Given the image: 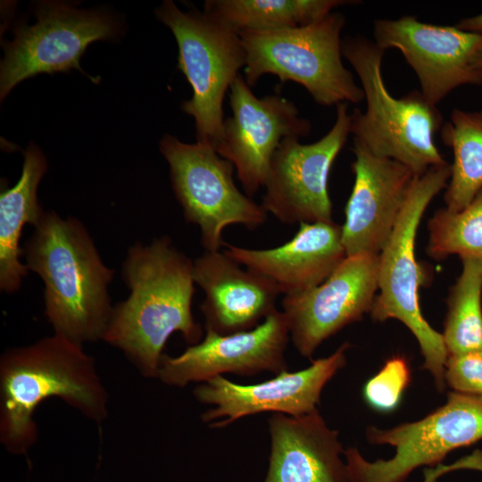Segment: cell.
<instances>
[{
    "instance_id": "9a60e30c",
    "label": "cell",
    "mask_w": 482,
    "mask_h": 482,
    "mask_svg": "<svg viewBox=\"0 0 482 482\" xmlns=\"http://www.w3.org/2000/svg\"><path fill=\"white\" fill-rule=\"evenodd\" d=\"M378 254L346 256L320 285L284 296L290 338L303 358L345 327L370 313L378 292Z\"/></svg>"
},
{
    "instance_id": "30bf717a",
    "label": "cell",
    "mask_w": 482,
    "mask_h": 482,
    "mask_svg": "<svg viewBox=\"0 0 482 482\" xmlns=\"http://www.w3.org/2000/svg\"><path fill=\"white\" fill-rule=\"evenodd\" d=\"M36 16L33 25H20L14 39L4 46L1 101L17 84L40 73L78 70L87 75L79 63L87 47L95 41L115 39L120 33V24L109 13L63 2H41ZM90 79L98 83L97 79Z\"/></svg>"
},
{
    "instance_id": "cb8c5ba5",
    "label": "cell",
    "mask_w": 482,
    "mask_h": 482,
    "mask_svg": "<svg viewBox=\"0 0 482 482\" xmlns=\"http://www.w3.org/2000/svg\"><path fill=\"white\" fill-rule=\"evenodd\" d=\"M447 297L442 337L448 356L482 350V262L464 258Z\"/></svg>"
},
{
    "instance_id": "d6986e66",
    "label": "cell",
    "mask_w": 482,
    "mask_h": 482,
    "mask_svg": "<svg viewBox=\"0 0 482 482\" xmlns=\"http://www.w3.org/2000/svg\"><path fill=\"white\" fill-rule=\"evenodd\" d=\"M282 245L251 249L225 244L224 251L244 267L270 279L284 296L310 291L323 283L345 259L341 226L301 223Z\"/></svg>"
},
{
    "instance_id": "5b68a950",
    "label": "cell",
    "mask_w": 482,
    "mask_h": 482,
    "mask_svg": "<svg viewBox=\"0 0 482 482\" xmlns=\"http://www.w3.org/2000/svg\"><path fill=\"white\" fill-rule=\"evenodd\" d=\"M451 164L430 168L418 177L386 245L378 254V295L370 314L375 321L395 319L410 329L424 358L422 368L432 376L437 391L445 388L447 351L442 334L422 315L420 288L427 275L415 255L419 224L433 198L448 185Z\"/></svg>"
},
{
    "instance_id": "44dd1931",
    "label": "cell",
    "mask_w": 482,
    "mask_h": 482,
    "mask_svg": "<svg viewBox=\"0 0 482 482\" xmlns=\"http://www.w3.org/2000/svg\"><path fill=\"white\" fill-rule=\"evenodd\" d=\"M47 162L42 151L33 143L24 152L20 179L0 195V289L17 292L28 267L21 262L23 249L20 246L22 229L26 224L36 227L43 211L37 199L39 182L47 170Z\"/></svg>"
},
{
    "instance_id": "484cf974",
    "label": "cell",
    "mask_w": 482,
    "mask_h": 482,
    "mask_svg": "<svg viewBox=\"0 0 482 482\" xmlns=\"http://www.w3.org/2000/svg\"><path fill=\"white\" fill-rule=\"evenodd\" d=\"M411 380L409 362L403 355L388 358L377 374L364 385L365 403L374 411L388 413L400 404Z\"/></svg>"
},
{
    "instance_id": "2e32d148",
    "label": "cell",
    "mask_w": 482,
    "mask_h": 482,
    "mask_svg": "<svg viewBox=\"0 0 482 482\" xmlns=\"http://www.w3.org/2000/svg\"><path fill=\"white\" fill-rule=\"evenodd\" d=\"M282 312L270 313L253 329L230 335L205 330L204 337L181 354H162L157 378L170 386L204 383L224 373L254 376L287 370L285 358L289 340Z\"/></svg>"
},
{
    "instance_id": "277c9868",
    "label": "cell",
    "mask_w": 482,
    "mask_h": 482,
    "mask_svg": "<svg viewBox=\"0 0 482 482\" xmlns=\"http://www.w3.org/2000/svg\"><path fill=\"white\" fill-rule=\"evenodd\" d=\"M385 50L362 36L342 40V55L360 79L366 109L351 113V133L372 154L395 160L421 176L447 163L435 144L443 117L420 91L395 98L381 73Z\"/></svg>"
},
{
    "instance_id": "d4e9b609",
    "label": "cell",
    "mask_w": 482,
    "mask_h": 482,
    "mask_svg": "<svg viewBox=\"0 0 482 482\" xmlns=\"http://www.w3.org/2000/svg\"><path fill=\"white\" fill-rule=\"evenodd\" d=\"M428 230L427 253L431 258L457 254L482 262V188L459 212L437 210L428 220Z\"/></svg>"
},
{
    "instance_id": "ffe728a7",
    "label": "cell",
    "mask_w": 482,
    "mask_h": 482,
    "mask_svg": "<svg viewBox=\"0 0 482 482\" xmlns=\"http://www.w3.org/2000/svg\"><path fill=\"white\" fill-rule=\"evenodd\" d=\"M270 453L263 482H350L338 431L319 410L300 417L273 413Z\"/></svg>"
},
{
    "instance_id": "7a4b0ae2",
    "label": "cell",
    "mask_w": 482,
    "mask_h": 482,
    "mask_svg": "<svg viewBox=\"0 0 482 482\" xmlns=\"http://www.w3.org/2000/svg\"><path fill=\"white\" fill-rule=\"evenodd\" d=\"M57 398L96 425L109 415V393L82 345L54 333L0 357V444L26 455L37 441L35 412Z\"/></svg>"
},
{
    "instance_id": "ac0fdd59",
    "label": "cell",
    "mask_w": 482,
    "mask_h": 482,
    "mask_svg": "<svg viewBox=\"0 0 482 482\" xmlns=\"http://www.w3.org/2000/svg\"><path fill=\"white\" fill-rule=\"evenodd\" d=\"M193 278L204 293L200 304L205 330L220 335L247 331L277 310L279 289L225 252L204 251L193 262Z\"/></svg>"
},
{
    "instance_id": "9c48e42d",
    "label": "cell",
    "mask_w": 482,
    "mask_h": 482,
    "mask_svg": "<svg viewBox=\"0 0 482 482\" xmlns=\"http://www.w3.org/2000/svg\"><path fill=\"white\" fill-rule=\"evenodd\" d=\"M160 151L169 164L184 218L199 227L204 251H220L223 230L230 225L253 230L265 222L267 212L238 189L233 164L214 149L167 134L160 141Z\"/></svg>"
},
{
    "instance_id": "6da1fadb",
    "label": "cell",
    "mask_w": 482,
    "mask_h": 482,
    "mask_svg": "<svg viewBox=\"0 0 482 482\" xmlns=\"http://www.w3.org/2000/svg\"><path fill=\"white\" fill-rule=\"evenodd\" d=\"M193 262L168 236L129 247L121 276L129 297L113 306L102 341L119 349L146 378H157L170 337L179 332L189 345L204 330L192 313Z\"/></svg>"
},
{
    "instance_id": "83f0119b",
    "label": "cell",
    "mask_w": 482,
    "mask_h": 482,
    "mask_svg": "<svg viewBox=\"0 0 482 482\" xmlns=\"http://www.w3.org/2000/svg\"><path fill=\"white\" fill-rule=\"evenodd\" d=\"M464 469L482 471V451H474L471 454L461 458L449 465L440 463L425 469L423 471V482H437L438 478L445 473Z\"/></svg>"
},
{
    "instance_id": "7402d4cb",
    "label": "cell",
    "mask_w": 482,
    "mask_h": 482,
    "mask_svg": "<svg viewBox=\"0 0 482 482\" xmlns=\"http://www.w3.org/2000/svg\"><path fill=\"white\" fill-rule=\"evenodd\" d=\"M344 0H206L204 11L239 32L275 30L306 26L319 21Z\"/></svg>"
},
{
    "instance_id": "3957f363",
    "label": "cell",
    "mask_w": 482,
    "mask_h": 482,
    "mask_svg": "<svg viewBox=\"0 0 482 482\" xmlns=\"http://www.w3.org/2000/svg\"><path fill=\"white\" fill-rule=\"evenodd\" d=\"M23 253L28 270L44 282L45 315L54 333L82 345L102 340L113 310L108 287L114 270L81 221L45 212Z\"/></svg>"
},
{
    "instance_id": "7c38bea8",
    "label": "cell",
    "mask_w": 482,
    "mask_h": 482,
    "mask_svg": "<svg viewBox=\"0 0 482 482\" xmlns=\"http://www.w3.org/2000/svg\"><path fill=\"white\" fill-rule=\"evenodd\" d=\"M350 347L351 344L345 342L332 354L312 361L303 370H285L261 383L241 385L222 376L201 383L194 389L195 399L213 406L201 419L210 428H221L262 412L292 417L310 414L318 410L327 383L345 366Z\"/></svg>"
},
{
    "instance_id": "8992f818",
    "label": "cell",
    "mask_w": 482,
    "mask_h": 482,
    "mask_svg": "<svg viewBox=\"0 0 482 482\" xmlns=\"http://www.w3.org/2000/svg\"><path fill=\"white\" fill-rule=\"evenodd\" d=\"M345 17L331 12L314 23L275 30L238 32L245 53V79L254 86L265 74L302 85L320 105L358 104L362 87L342 62Z\"/></svg>"
},
{
    "instance_id": "e0dca14e",
    "label": "cell",
    "mask_w": 482,
    "mask_h": 482,
    "mask_svg": "<svg viewBox=\"0 0 482 482\" xmlns=\"http://www.w3.org/2000/svg\"><path fill=\"white\" fill-rule=\"evenodd\" d=\"M354 183L341 226L346 256L379 254L390 238L417 176L353 139Z\"/></svg>"
},
{
    "instance_id": "5bb4252c",
    "label": "cell",
    "mask_w": 482,
    "mask_h": 482,
    "mask_svg": "<svg viewBox=\"0 0 482 482\" xmlns=\"http://www.w3.org/2000/svg\"><path fill=\"white\" fill-rule=\"evenodd\" d=\"M374 42L383 50L398 49L416 73L420 93L432 104L464 85H481L482 70L474 57L482 34L425 23L412 16L374 22Z\"/></svg>"
},
{
    "instance_id": "4316f807",
    "label": "cell",
    "mask_w": 482,
    "mask_h": 482,
    "mask_svg": "<svg viewBox=\"0 0 482 482\" xmlns=\"http://www.w3.org/2000/svg\"><path fill=\"white\" fill-rule=\"evenodd\" d=\"M445 379L453 391L482 395V350L448 356Z\"/></svg>"
},
{
    "instance_id": "8fae6325",
    "label": "cell",
    "mask_w": 482,
    "mask_h": 482,
    "mask_svg": "<svg viewBox=\"0 0 482 482\" xmlns=\"http://www.w3.org/2000/svg\"><path fill=\"white\" fill-rule=\"evenodd\" d=\"M350 133L351 113L347 103H341L332 128L318 141L303 145L299 138H285L263 186L264 211L286 224L332 222L328 176Z\"/></svg>"
},
{
    "instance_id": "f546056e",
    "label": "cell",
    "mask_w": 482,
    "mask_h": 482,
    "mask_svg": "<svg viewBox=\"0 0 482 482\" xmlns=\"http://www.w3.org/2000/svg\"><path fill=\"white\" fill-rule=\"evenodd\" d=\"M473 63L476 68L482 70V47L476 54Z\"/></svg>"
},
{
    "instance_id": "ba28073f",
    "label": "cell",
    "mask_w": 482,
    "mask_h": 482,
    "mask_svg": "<svg viewBox=\"0 0 482 482\" xmlns=\"http://www.w3.org/2000/svg\"><path fill=\"white\" fill-rule=\"evenodd\" d=\"M366 439L395 453L370 461L356 447L344 451L350 482H404L421 466L442 463L452 451L482 440V395L451 391L446 403L424 418L391 428L369 426Z\"/></svg>"
},
{
    "instance_id": "4fadbf2b",
    "label": "cell",
    "mask_w": 482,
    "mask_h": 482,
    "mask_svg": "<svg viewBox=\"0 0 482 482\" xmlns=\"http://www.w3.org/2000/svg\"><path fill=\"white\" fill-rule=\"evenodd\" d=\"M229 105L232 115L224 120L220 155L233 164L245 194L252 197L263 187L280 143L308 136L312 125L287 98L276 94L258 98L242 75L230 86Z\"/></svg>"
},
{
    "instance_id": "52a82bcc",
    "label": "cell",
    "mask_w": 482,
    "mask_h": 482,
    "mask_svg": "<svg viewBox=\"0 0 482 482\" xmlns=\"http://www.w3.org/2000/svg\"><path fill=\"white\" fill-rule=\"evenodd\" d=\"M155 15L172 32L178 44V68L193 89L181 109L195 119L196 143L218 154L223 146V101L238 72L245 53L238 32L204 11H181L171 0L163 1Z\"/></svg>"
},
{
    "instance_id": "603a6c76",
    "label": "cell",
    "mask_w": 482,
    "mask_h": 482,
    "mask_svg": "<svg viewBox=\"0 0 482 482\" xmlns=\"http://www.w3.org/2000/svg\"><path fill=\"white\" fill-rule=\"evenodd\" d=\"M440 132L444 144L453 154L444 195L445 208L459 212L482 188V110L454 109Z\"/></svg>"
},
{
    "instance_id": "f1b7e54d",
    "label": "cell",
    "mask_w": 482,
    "mask_h": 482,
    "mask_svg": "<svg viewBox=\"0 0 482 482\" xmlns=\"http://www.w3.org/2000/svg\"><path fill=\"white\" fill-rule=\"evenodd\" d=\"M458 29L482 34V13L461 20L456 25Z\"/></svg>"
}]
</instances>
